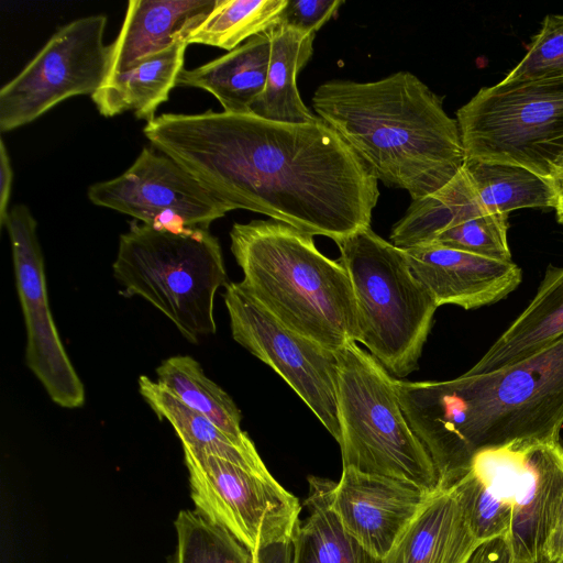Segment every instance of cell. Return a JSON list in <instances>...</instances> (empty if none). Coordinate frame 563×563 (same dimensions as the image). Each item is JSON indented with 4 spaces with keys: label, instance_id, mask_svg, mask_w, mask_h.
<instances>
[{
    "label": "cell",
    "instance_id": "obj_1",
    "mask_svg": "<svg viewBox=\"0 0 563 563\" xmlns=\"http://www.w3.org/2000/svg\"><path fill=\"white\" fill-rule=\"evenodd\" d=\"M143 133L230 211L262 213L334 242L369 228L378 180L321 119L284 123L253 112L163 113Z\"/></svg>",
    "mask_w": 563,
    "mask_h": 563
},
{
    "label": "cell",
    "instance_id": "obj_2",
    "mask_svg": "<svg viewBox=\"0 0 563 563\" xmlns=\"http://www.w3.org/2000/svg\"><path fill=\"white\" fill-rule=\"evenodd\" d=\"M394 385L402 412L429 453L442 489L481 450L521 439H560L563 336L519 363L443 382Z\"/></svg>",
    "mask_w": 563,
    "mask_h": 563
},
{
    "label": "cell",
    "instance_id": "obj_3",
    "mask_svg": "<svg viewBox=\"0 0 563 563\" xmlns=\"http://www.w3.org/2000/svg\"><path fill=\"white\" fill-rule=\"evenodd\" d=\"M311 103L377 180L408 191L411 200L442 188L464 165L456 119L412 73L367 82L330 80L316 89Z\"/></svg>",
    "mask_w": 563,
    "mask_h": 563
},
{
    "label": "cell",
    "instance_id": "obj_4",
    "mask_svg": "<svg viewBox=\"0 0 563 563\" xmlns=\"http://www.w3.org/2000/svg\"><path fill=\"white\" fill-rule=\"evenodd\" d=\"M312 236L275 220L234 223L231 252L249 295L290 330L336 352L357 342L356 302L346 269Z\"/></svg>",
    "mask_w": 563,
    "mask_h": 563
},
{
    "label": "cell",
    "instance_id": "obj_5",
    "mask_svg": "<svg viewBox=\"0 0 563 563\" xmlns=\"http://www.w3.org/2000/svg\"><path fill=\"white\" fill-rule=\"evenodd\" d=\"M124 297L140 296L190 343L216 332L214 297L227 273L218 239L206 229H157L130 222L112 265Z\"/></svg>",
    "mask_w": 563,
    "mask_h": 563
},
{
    "label": "cell",
    "instance_id": "obj_6",
    "mask_svg": "<svg viewBox=\"0 0 563 563\" xmlns=\"http://www.w3.org/2000/svg\"><path fill=\"white\" fill-rule=\"evenodd\" d=\"M335 243L354 292L357 342L389 374L407 376L418 367L438 305L413 275L405 250L371 227Z\"/></svg>",
    "mask_w": 563,
    "mask_h": 563
},
{
    "label": "cell",
    "instance_id": "obj_7",
    "mask_svg": "<svg viewBox=\"0 0 563 563\" xmlns=\"http://www.w3.org/2000/svg\"><path fill=\"white\" fill-rule=\"evenodd\" d=\"M339 445L343 467L442 489L434 464L410 428L387 369L356 342L336 351Z\"/></svg>",
    "mask_w": 563,
    "mask_h": 563
},
{
    "label": "cell",
    "instance_id": "obj_8",
    "mask_svg": "<svg viewBox=\"0 0 563 563\" xmlns=\"http://www.w3.org/2000/svg\"><path fill=\"white\" fill-rule=\"evenodd\" d=\"M456 122L465 158L549 178L563 157V76L481 88Z\"/></svg>",
    "mask_w": 563,
    "mask_h": 563
},
{
    "label": "cell",
    "instance_id": "obj_9",
    "mask_svg": "<svg viewBox=\"0 0 563 563\" xmlns=\"http://www.w3.org/2000/svg\"><path fill=\"white\" fill-rule=\"evenodd\" d=\"M470 468L512 509L506 538L518 563H534L563 512V444L521 439L478 451Z\"/></svg>",
    "mask_w": 563,
    "mask_h": 563
},
{
    "label": "cell",
    "instance_id": "obj_10",
    "mask_svg": "<svg viewBox=\"0 0 563 563\" xmlns=\"http://www.w3.org/2000/svg\"><path fill=\"white\" fill-rule=\"evenodd\" d=\"M183 450L198 512L252 553L294 540L301 525V506L274 477L260 476L214 455Z\"/></svg>",
    "mask_w": 563,
    "mask_h": 563
},
{
    "label": "cell",
    "instance_id": "obj_11",
    "mask_svg": "<svg viewBox=\"0 0 563 563\" xmlns=\"http://www.w3.org/2000/svg\"><path fill=\"white\" fill-rule=\"evenodd\" d=\"M104 14L78 18L59 27L0 90V131L29 124L59 102L90 97L107 79L110 45Z\"/></svg>",
    "mask_w": 563,
    "mask_h": 563
},
{
    "label": "cell",
    "instance_id": "obj_12",
    "mask_svg": "<svg viewBox=\"0 0 563 563\" xmlns=\"http://www.w3.org/2000/svg\"><path fill=\"white\" fill-rule=\"evenodd\" d=\"M224 303L233 339L280 375L339 442L336 352L284 325L240 283L225 284Z\"/></svg>",
    "mask_w": 563,
    "mask_h": 563
},
{
    "label": "cell",
    "instance_id": "obj_13",
    "mask_svg": "<svg viewBox=\"0 0 563 563\" xmlns=\"http://www.w3.org/2000/svg\"><path fill=\"white\" fill-rule=\"evenodd\" d=\"M96 206L131 216L157 229H206L229 208L173 158L154 146L143 147L120 176L92 184Z\"/></svg>",
    "mask_w": 563,
    "mask_h": 563
},
{
    "label": "cell",
    "instance_id": "obj_14",
    "mask_svg": "<svg viewBox=\"0 0 563 563\" xmlns=\"http://www.w3.org/2000/svg\"><path fill=\"white\" fill-rule=\"evenodd\" d=\"M4 227L11 242L16 290L26 328V365L55 404L67 409L79 408L86 400L85 387L52 317L36 220L25 205H16L9 211Z\"/></svg>",
    "mask_w": 563,
    "mask_h": 563
},
{
    "label": "cell",
    "instance_id": "obj_15",
    "mask_svg": "<svg viewBox=\"0 0 563 563\" xmlns=\"http://www.w3.org/2000/svg\"><path fill=\"white\" fill-rule=\"evenodd\" d=\"M434 494L412 483L343 467L331 505L344 529L383 560Z\"/></svg>",
    "mask_w": 563,
    "mask_h": 563
},
{
    "label": "cell",
    "instance_id": "obj_16",
    "mask_svg": "<svg viewBox=\"0 0 563 563\" xmlns=\"http://www.w3.org/2000/svg\"><path fill=\"white\" fill-rule=\"evenodd\" d=\"M416 278L438 307L476 309L506 298L521 283V268L503 261L440 245L405 250Z\"/></svg>",
    "mask_w": 563,
    "mask_h": 563
},
{
    "label": "cell",
    "instance_id": "obj_17",
    "mask_svg": "<svg viewBox=\"0 0 563 563\" xmlns=\"http://www.w3.org/2000/svg\"><path fill=\"white\" fill-rule=\"evenodd\" d=\"M217 0H131L120 32L110 44L107 78L178 43L210 14Z\"/></svg>",
    "mask_w": 563,
    "mask_h": 563
},
{
    "label": "cell",
    "instance_id": "obj_18",
    "mask_svg": "<svg viewBox=\"0 0 563 563\" xmlns=\"http://www.w3.org/2000/svg\"><path fill=\"white\" fill-rule=\"evenodd\" d=\"M481 544L452 490L440 489L382 563H467Z\"/></svg>",
    "mask_w": 563,
    "mask_h": 563
},
{
    "label": "cell",
    "instance_id": "obj_19",
    "mask_svg": "<svg viewBox=\"0 0 563 563\" xmlns=\"http://www.w3.org/2000/svg\"><path fill=\"white\" fill-rule=\"evenodd\" d=\"M563 336V267L549 265L528 306L467 371L484 374L519 363Z\"/></svg>",
    "mask_w": 563,
    "mask_h": 563
},
{
    "label": "cell",
    "instance_id": "obj_20",
    "mask_svg": "<svg viewBox=\"0 0 563 563\" xmlns=\"http://www.w3.org/2000/svg\"><path fill=\"white\" fill-rule=\"evenodd\" d=\"M269 54L271 38L265 32L199 67L183 69L177 86L210 92L225 112H251L265 88Z\"/></svg>",
    "mask_w": 563,
    "mask_h": 563
},
{
    "label": "cell",
    "instance_id": "obj_21",
    "mask_svg": "<svg viewBox=\"0 0 563 563\" xmlns=\"http://www.w3.org/2000/svg\"><path fill=\"white\" fill-rule=\"evenodd\" d=\"M187 46V42H178L107 78L91 96L99 113L111 118L132 111L137 119L153 120L157 108L177 86Z\"/></svg>",
    "mask_w": 563,
    "mask_h": 563
},
{
    "label": "cell",
    "instance_id": "obj_22",
    "mask_svg": "<svg viewBox=\"0 0 563 563\" xmlns=\"http://www.w3.org/2000/svg\"><path fill=\"white\" fill-rule=\"evenodd\" d=\"M271 38L269 64L265 88L251 112L276 122L312 123L318 121L303 103L297 75L313 53L316 34H307L284 24L267 31Z\"/></svg>",
    "mask_w": 563,
    "mask_h": 563
},
{
    "label": "cell",
    "instance_id": "obj_23",
    "mask_svg": "<svg viewBox=\"0 0 563 563\" xmlns=\"http://www.w3.org/2000/svg\"><path fill=\"white\" fill-rule=\"evenodd\" d=\"M139 391L155 415L172 424L183 448L224 459L263 477H273L257 451L240 446L208 418L185 405L157 380L154 382L145 375L140 376Z\"/></svg>",
    "mask_w": 563,
    "mask_h": 563
},
{
    "label": "cell",
    "instance_id": "obj_24",
    "mask_svg": "<svg viewBox=\"0 0 563 563\" xmlns=\"http://www.w3.org/2000/svg\"><path fill=\"white\" fill-rule=\"evenodd\" d=\"M488 210L462 167L442 188L411 200L394 224L390 241L401 250L428 245L442 231Z\"/></svg>",
    "mask_w": 563,
    "mask_h": 563
},
{
    "label": "cell",
    "instance_id": "obj_25",
    "mask_svg": "<svg viewBox=\"0 0 563 563\" xmlns=\"http://www.w3.org/2000/svg\"><path fill=\"white\" fill-rule=\"evenodd\" d=\"M157 382L185 405L208 418L240 446L256 451L241 428V412L232 398L209 379L191 356L177 355L164 360L156 368Z\"/></svg>",
    "mask_w": 563,
    "mask_h": 563
},
{
    "label": "cell",
    "instance_id": "obj_26",
    "mask_svg": "<svg viewBox=\"0 0 563 563\" xmlns=\"http://www.w3.org/2000/svg\"><path fill=\"white\" fill-rule=\"evenodd\" d=\"M463 169L482 202L494 212L555 208L556 197L549 179L527 168L465 158Z\"/></svg>",
    "mask_w": 563,
    "mask_h": 563
},
{
    "label": "cell",
    "instance_id": "obj_27",
    "mask_svg": "<svg viewBox=\"0 0 563 563\" xmlns=\"http://www.w3.org/2000/svg\"><path fill=\"white\" fill-rule=\"evenodd\" d=\"M287 0H217L210 14L188 36L187 43L233 51L275 24Z\"/></svg>",
    "mask_w": 563,
    "mask_h": 563
},
{
    "label": "cell",
    "instance_id": "obj_28",
    "mask_svg": "<svg viewBox=\"0 0 563 563\" xmlns=\"http://www.w3.org/2000/svg\"><path fill=\"white\" fill-rule=\"evenodd\" d=\"M305 500L307 519L301 523L319 563H382L369 554L343 527L332 508L334 482L309 476Z\"/></svg>",
    "mask_w": 563,
    "mask_h": 563
},
{
    "label": "cell",
    "instance_id": "obj_29",
    "mask_svg": "<svg viewBox=\"0 0 563 563\" xmlns=\"http://www.w3.org/2000/svg\"><path fill=\"white\" fill-rule=\"evenodd\" d=\"M173 563H254L252 552L224 528L197 510H181L175 520Z\"/></svg>",
    "mask_w": 563,
    "mask_h": 563
},
{
    "label": "cell",
    "instance_id": "obj_30",
    "mask_svg": "<svg viewBox=\"0 0 563 563\" xmlns=\"http://www.w3.org/2000/svg\"><path fill=\"white\" fill-rule=\"evenodd\" d=\"M457 499L465 521L478 542L507 538L511 505L472 468L449 487Z\"/></svg>",
    "mask_w": 563,
    "mask_h": 563
},
{
    "label": "cell",
    "instance_id": "obj_31",
    "mask_svg": "<svg viewBox=\"0 0 563 563\" xmlns=\"http://www.w3.org/2000/svg\"><path fill=\"white\" fill-rule=\"evenodd\" d=\"M563 76V14H548L532 37L523 58L506 75L504 82Z\"/></svg>",
    "mask_w": 563,
    "mask_h": 563
},
{
    "label": "cell",
    "instance_id": "obj_32",
    "mask_svg": "<svg viewBox=\"0 0 563 563\" xmlns=\"http://www.w3.org/2000/svg\"><path fill=\"white\" fill-rule=\"evenodd\" d=\"M343 4L342 0H287L277 24L316 34Z\"/></svg>",
    "mask_w": 563,
    "mask_h": 563
},
{
    "label": "cell",
    "instance_id": "obj_33",
    "mask_svg": "<svg viewBox=\"0 0 563 563\" xmlns=\"http://www.w3.org/2000/svg\"><path fill=\"white\" fill-rule=\"evenodd\" d=\"M467 563H518L505 538L482 543Z\"/></svg>",
    "mask_w": 563,
    "mask_h": 563
},
{
    "label": "cell",
    "instance_id": "obj_34",
    "mask_svg": "<svg viewBox=\"0 0 563 563\" xmlns=\"http://www.w3.org/2000/svg\"><path fill=\"white\" fill-rule=\"evenodd\" d=\"M13 181V169L4 141L0 140V227L9 216V201Z\"/></svg>",
    "mask_w": 563,
    "mask_h": 563
},
{
    "label": "cell",
    "instance_id": "obj_35",
    "mask_svg": "<svg viewBox=\"0 0 563 563\" xmlns=\"http://www.w3.org/2000/svg\"><path fill=\"white\" fill-rule=\"evenodd\" d=\"M292 542L275 543L253 552L254 563H292Z\"/></svg>",
    "mask_w": 563,
    "mask_h": 563
},
{
    "label": "cell",
    "instance_id": "obj_36",
    "mask_svg": "<svg viewBox=\"0 0 563 563\" xmlns=\"http://www.w3.org/2000/svg\"><path fill=\"white\" fill-rule=\"evenodd\" d=\"M292 563H319L301 525L294 538Z\"/></svg>",
    "mask_w": 563,
    "mask_h": 563
},
{
    "label": "cell",
    "instance_id": "obj_37",
    "mask_svg": "<svg viewBox=\"0 0 563 563\" xmlns=\"http://www.w3.org/2000/svg\"><path fill=\"white\" fill-rule=\"evenodd\" d=\"M543 556L563 562V512L545 543Z\"/></svg>",
    "mask_w": 563,
    "mask_h": 563
},
{
    "label": "cell",
    "instance_id": "obj_38",
    "mask_svg": "<svg viewBox=\"0 0 563 563\" xmlns=\"http://www.w3.org/2000/svg\"><path fill=\"white\" fill-rule=\"evenodd\" d=\"M548 179L551 183L556 197V205L554 208L556 220L563 227V157L555 164Z\"/></svg>",
    "mask_w": 563,
    "mask_h": 563
},
{
    "label": "cell",
    "instance_id": "obj_39",
    "mask_svg": "<svg viewBox=\"0 0 563 563\" xmlns=\"http://www.w3.org/2000/svg\"><path fill=\"white\" fill-rule=\"evenodd\" d=\"M534 563H563V562L556 561V560H551V559H548L545 556H542L541 559H539Z\"/></svg>",
    "mask_w": 563,
    "mask_h": 563
}]
</instances>
